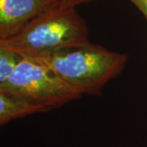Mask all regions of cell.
Returning <instances> with one entry per match:
<instances>
[{"label":"cell","instance_id":"1","mask_svg":"<svg viewBox=\"0 0 147 147\" xmlns=\"http://www.w3.org/2000/svg\"><path fill=\"white\" fill-rule=\"evenodd\" d=\"M34 59L80 95L101 96L105 85L123 72L128 55L90 42Z\"/></svg>","mask_w":147,"mask_h":147},{"label":"cell","instance_id":"2","mask_svg":"<svg viewBox=\"0 0 147 147\" xmlns=\"http://www.w3.org/2000/svg\"><path fill=\"white\" fill-rule=\"evenodd\" d=\"M88 42L86 21L74 7L59 6L35 18L15 36L0 40V47L38 58Z\"/></svg>","mask_w":147,"mask_h":147},{"label":"cell","instance_id":"3","mask_svg":"<svg viewBox=\"0 0 147 147\" xmlns=\"http://www.w3.org/2000/svg\"><path fill=\"white\" fill-rule=\"evenodd\" d=\"M0 91L24 96L50 110L82 97L45 64L25 57Z\"/></svg>","mask_w":147,"mask_h":147},{"label":"cell","instance_id":"4","mask_svg":"<svg viewBox=\"0 0 147 147\" xmlns=\"http://www.w3.org/2000/svg\"><path fill=\"white\" fill-rule=\"evenodd\" d=\"M60 4L61 0H0V40L15 36L35 18Z\"/></svg>","mask_w":147,"mask_h":147},{"label":"cell","instance_id":"5","mask_svg":"<svg viewBox=\"0 0 147 147\" xmlns=\"http://www.w3.org/2000/svg\"><path fill=\"white\" fill-rule=\"evenodd\" d=\"M45 106L24 96L0 91V125L26 116L48 112Z\"/></svg>","mask_w":147,"mask_h":147},{"label":"cell","instance_id":"6","mask_svg":"<svg viewBox=\"0 0 147 147\" xmlns=\"http://www.w3.org/2000/svg\"><path fill=\"white\" fill-rule=\"evenodd\" d=\"M22 57L13 50L0 47V86L7 83L12 76Z\"/></svg>","mask_w":147,"mask_h":147},{"label":"cell","instance_id":"7","mask_svg":"<svg viewBox=\"0 0 147 147\" xmlns=\"http://www.w3.org/2000/svg\"><path fill=\"white\" fill-rule=\"evenodd\" d=\"M142 13L147 21V0H129Z\"/></svg>","mask_w":147,"mask_h":147},{"label":"cell","instance_id":"8","mask_svg":"<svg viewBox=\"0 0 147 147\" xmlns=\"http://www.w3.org/2000/svg\"><path fill=\"white\" fill-rule=\"evenodd\" d=\"M92 0H61L60 6L62 7H76L77 6L82 3L90 2Z\"/></svg>","mask_w":147,"mask_h":147}]
</instances>
